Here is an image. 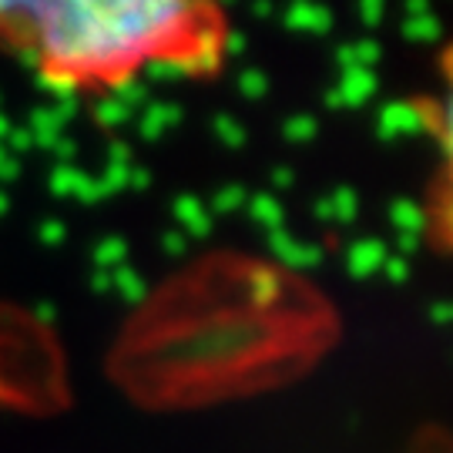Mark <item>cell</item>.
Returning a JSON list of instances; mask_svg holds the SVG:
<instances>
[{
    "mask_svg": "<svg viewBox=\"0 0 453 453\" xmlns=\"http://www.w3.org/2000/svg\"><path fill=\"white\" fill-rule=\"evenodd\" d=\"M232 20L198 0H17L0 4V50L50 88L111 95L151 67L192 81L222 74Z\"/></svg>",
    "mask_w": 453,
    "mask_h": 453,
    "instance_id": "2",
    "label": "cell"
},
{
    "mask_svg": "<svg viewBox=\"0 0 453 453\" xmlns=\"http://www.w3.org/2000/svg\"><path fill=\"white\" fill-rule=\"evenodd\" d=\"M413 111L437 148V168L423 195V235L434 252L453 259V37L437 54V88L423 91Z\"/></svg>",
    "mask_w": 453,
    "mask_h": 453,
    "instance_id": "3",
    "label": "cell"
},
{
    "mask_svg": "<svg viewBox=\"0 0 453 453\" xmlns=\"http://www.w3.org/2000/svg\"><path fill=\"white\" fill-rule=\"evenodd\" d=\"M400 453H453L450 426H417Z\"/></svg>",
    "mask_w": 453,
    "mask_h": 453,
    "instance_id": "4",
    "label": "cell"
},
{
    "mask_svg": "<svg viewBox=\"0 0 453 453\" xmlns=\"http://www.w3.org/2000/svg\"><path fill=\"white\" fill-rule=\"evenodd\" d=\"M340 340V309L309 275L211 249L158 279L125 316L104 372L145 413H195L303 383Z\"/></svg>",
    "mask_w": 453,
    "mask_h": 453,
    "instance_id": "1",
    "label": "cell"
}]
</instances>
